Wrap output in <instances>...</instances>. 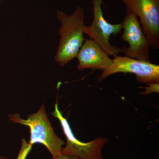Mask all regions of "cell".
<instances>
[{"instance_id":"10","label":"cell","mask_w":159,"mask_h":159,"mask_svg":"<svg viewBox=\"0 0 159 159\" xmlns=\"http://www.w3.org/2000/svg\"><path fill=\"white\" fill-rule=\"evenodd\" d=\"M148 87H145V91L143 94L147 95L152 93H159V83H152L147 84Z\"/></svg>"},{"instance_id":"9","label":"cell","mask_w":159,"mask_h":159,"mask_svg":"<svg viewBox=\"0 0 159 159\" xmlns=\"http://www.w3.org/2000/svg\"><path fill=\"white\" fill-rule=\"evenodd\" d=\"M32 147V145L27 142L25 139H22L20 149L16 159H26L28 155L31 152Z\"/></svg>"},{"instance_id":"8","label":"cell","mask_w":159,"mask_h":159,"mask_svg":"<svg viewBox=\"0 0 159 159\" xmlns=\"http://www.w3.org/2000/svg\"><path fill=\"white\" fill-rule=\"evenodd\" d=\"M78 60L77 68L104 71L111 64L112 59L98 44L92 39H85L77 57Z\"/></svg>"},{"instance_id":"4","label":"cell","mask_w":159,"mask_h":159,"mask_svg":"<svg viewBox=\"0 0 159 159\" xmlns=\"http://www.w3.org/2000/svg\"><path fill=\"white\" fill-rule=\"evenodd\" d=\"M52 116L59 120L66 139V145L61 148V153L77 157L80 159H103L102 148L107 142L104 138H98L90 142H82L74 136L68 121L59 111L57 103L54 105Z\"/></svg>"},{"instance_id":"5","label":"cell","mask_w":159,"mask_h":159,"mask_svg":"<svg viewBox=\"0 0 159 159\" xmlns=\"http://www.w3.org/2000/svg\"><path fill=\"white\" fill-rule=\"evenodd\" d=\"M122 33L121 39L128 44L124 46L122 52L125 56L139 60L150 61V44L144 34L138 17L133 12L126 9L125 17L122 22Z\"/></svg>"},{"instance_id":"1","label":"cell","mask_w":159,"mask_h":159,"mask_svg":"<svg viewBox=\"0 0 159 159\" xmlns=\"http://www.w3.org/2000/svg\"><path fill=\"white\" fill-rule=\"evenodd\" d=\"M57 18L61 22L58 32L61 39L55 60L63 66L77 57L85 40L84 11L79 6L70 15L57 11Z\"/></svg>"},{"instance_id":"6","label":"cell","mask_w":159,"mask_h":159,"mask_svg":"<svg viewBox=\"0 0 159 159\" xmlns=\"http://www.w3.org/2000/svg\"><path fill=\"white\" fill-rule=\"evenodd\" d=\"M134 74L139 82L147 84L159 83V66L150 61L139 60L126 56L115 55L111 64L102 71L98 79L100 82L108 76L117 73Z\"/></svg>"},{"instance_id":"2","label":"cell","mask_w":159,"mask_h":159,"mask_svg":"<svg viewBox=\"0 0 159 159\" xmlns=\"http://www.w3.org/2000/svg\"><path fill=\"white\" fill-rule=\"evenodd\" d=\"M9 120L15 123L26 125L30 129L29 144H42L48 148L52 157L59 155L64 141L55 133L51 122L46 113L45 107L43 104L35 113L29 115L27 119H22L19 114H10Z\"/></svg>"},{"instance_id":"12","label":"cell","mask_w":159,"mask_h":159,"mask_svg":"<svg viewBox=\"0 0 159 159\" xmlns=\"http://www.w3.org/2000/svg\"><path fill=\"white\" fill-rule=\"evenodd\" d=\"M0 159H9L7 158V157H5L1 156V157H0Z\"/></svg>"},{"instance_id":"7","label":"cell","mask_w":159,"mask_h":159,"mask_svg":"<svg viewBox=\"0 0 159 159\" xmlns=\"http://www.w3.org/2000/svg\"><path fill=\"white\" fill-rule=\"evenodd\" d=\"M140 20L150 48H159V0H121Z\"/></svg>"},{"instance_id":"11","label":"cell","mask_w":159,"mask_h":159,"mask_svg":"<svg viewBox=\"0 0 159 159\" xmlns=\"http://www.w3.org/2000/svg\"><path fill=\"white\" fill-rule=\"evenodd\" d=\"M53 159H80L77 157L70 155L62 154L61 153L59 155L53 158Z\"/></svg>"},{"instance_id":"3","label":"cell","mask_w":159,"mask_h":159,"mask_svg":"<svg viewBox=\"0 0 159 159\" xmlns=\"http://www.w3.org/2000/svg\"><path fill=\"white\" fill-rule=\"evenodd\" d=\"M93 21L90 26H85L84 33L93 40L109 56L118 55L122 52V48L112 45L110 43L111 35L121 33L122 23L112 24L104 18L102 9L103 0H92Z\"/></svg>"}]
</instances>
